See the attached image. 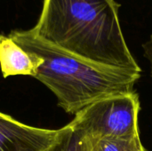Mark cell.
<instances>
[{
    "instance_id": "1",
    "label": "cell",
    "mask_w": 152,
    "mask_h": 151,
    "mask_svg": "<svg viewBox=\"0 0 152 151\" xmlns=\"http://www.w3.org/2000/svg\"><path fill=\"white\" fill-rule=\"evenodd\" d=\"M31 29L43 40L84 60L142 71L125 40L115 0H44Z\"/></svg>"
},
{
    "instance_id": "2",
    "label": "cell",
    "mask_w": 152,
    "mask_h": 151,
    "mask_svg": "<svg viewBox=\"0 0 152 151\" xmlns=\"http://www.w3.org/2000/svg\"><path fill=\"white\" fill-rule=\"evenodd\" d=\"M28 53L41 58L34 77L57 97L65 112L78 111L101 99L134 92L141 73L107 67L71 54L38 37L32 29L8 35Z\"/></svg>"
},
{
    "instance_id": "3",
    "label": "cell",
    "mask_w": 152,
    "mask_h": 151,
    "mask_svg": "<svg viewBox=\"0 0 152 151\" xmlns=\"http://www.w3.org/2000/svg\"><path fill=\"white\" fill-rule=\"evenodd\" d=\"M140 101L134 91L109 96L78 111L70 122L92 140L134 138L139 132Z\"/></svg>"
},
{
    "instance_id": "4",
    "label": "cell",
    "mask_w": 152,
    "mask_h": 151,
    "mask_svg": "<svg viewBox=\"0 0 152 151\" xmlns=\"http://www.w3.org/2000/svg\"><path fill=\"white\" fill-rule=\"evenodd\" d=\"M58 132L26 125L10 116L0 117V151H45Z\"/></svg>"
},
{
    "instance_id": "5",
    "label": "cell",
    "mask_w": 152,
    "mask_h": 151,
    "mask_svg": "<svg viewBox=\"0 0 152 151\" xmlns=\"http://www.w3.org/2000/svg\"><path fill=\"white\" fill-rule=\"evenodd\" d=\"M42 60L28 53L9 36L0 35V68L4 77L16 75L35 77Z\"/></svg>"
},
{
    "instance_id": "6",
    "label": "cell",
    "mask_w": 152,
    "mask_h": 151,
    "mask_svg": "<svg viewBox=\"0 0 152 151\" xmlns=\"http://www.w3.org/2000/svg\"><path fill=\"white\" fill-rule=\"evenodd\" d=\"M93 142L71 123L59 129L53 143L45 151H92Z\"/></svg>"
},
{
    "instance_id": "7",
    "label": "cell",
    "mask_w": 152,
    "mask_h": 151,
    "mask_svg": "<svg viewBox=\"0 0 152 151\" xmlns=\"http://www.w3.org/2000/svg\"><path fill=\"white\" fill-rule=\"evenodd\" d=\"M92 151H142L144 149L140 136L134 138L92 140Z\"/></svg>"
},
{
    "instance_id": "8",
    "label": "cell",
    "mask_w": 152,
    "mask_h": 151,
    "mask_svg": "<svg viewBox=\"0 0 152 151\" xmlns=\"http://www.w3.org/2000/svg\"><path fill=\"white\" fill-rule=\"evenodd\" d=\"M142 48H143V52H144V56L150 63L151 75L152 77V36L149 38L148 41H146L142 44Z\"/></svg>"
},
{
    "instance_id": "9",
    "label": "cell",
    "mask_w": 152,
    "mask_h": 151,
    "mask_svg": "<svg viewBox=\"0 0 152 151\" xmlns=\"http://www.w3.org/2000/svg\"><path fill=\"white\" fill-rule=\"evenodd\" d=\"M0 117H9L8 115H5V114H4V113H1L0 112Z\"/></svg>"
},
{
    "instance_id": "10",
    "label": "cell",
    "mask_w": 152,
    "mask_h": 151,
    "mask_svg": "<svg viewBox=\"0 0 152 151\" xmlns=\"http://www.w3.org/2000/svg\"><path fill=\"white\" fill-rule=\"evenodd\" d=\"M142 151H149V150H148L147 149H145V147H144V149H143V150Z\"/></svg>"
}]
</instances>
